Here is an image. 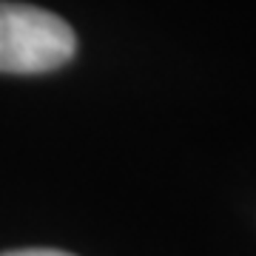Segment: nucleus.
<instances>
[{"label":"nucleus","instance_id":"2","mask_svg":"<svg viewBox=\"0 0 256 256\" xmlns=\"http://www.w3.org/2000/svg\"><path fill=\"white\" fill-rule=\"evenodd\" d=\"M0 256H72L66 250H54V248H23V250H9Z\"/></svg>","mask_w":256,"mask_h":256},{"label":"nucleus","instance_id":"1","mask_svg":"<svg viewBox=\"0 0 256 256\" xmlns=\"http://www.w3.org/2000/svg\"><path fill=\"white\" fill-rule=\"evenodd\" d=\"M77 52L74 28L54 12L0 3V72L46 74L66 66Z\"/></svg>","mask_w":256,"mask_h":256}]
</instances>
